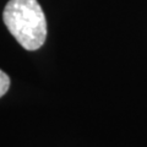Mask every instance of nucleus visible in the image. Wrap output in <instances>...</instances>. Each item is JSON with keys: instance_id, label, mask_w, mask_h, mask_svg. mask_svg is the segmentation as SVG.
Here are the masks:
<instances>
[{"instance_id": "nucleus-1", "label": "nucleus", "mask_w": 147, "mask_h": 147, "mask_svg": "<svg viewBox=\"0 0 147 147\" xmlns=\"http://www.w3.org/2000/svg\"><path fill=\"white\" fill-rule=\"evenodd\" d=\"M4 24L26 50H37L47 38V21L37 0H10L3 12Z\"/></svg>"}, {"instance_id": "nucleus-2", "label": "nucleus", "mask_w": 147, "mask_h": 147, "mask_svg": "<svg viewBox=\"0 0 147 147\" xmlns=\"http://www.w3.org/2000/svg\"><path fill=\"white\" fill-rule=\"evenodd\" d=\"M9 87H10V77L0 70V98L9 91Z\"/></svg>"}]
</instances>
